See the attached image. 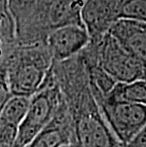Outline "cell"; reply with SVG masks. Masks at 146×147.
Instances as JSON below:
<instances>
[{"mask_svg":"<svg viewBox=\"0 0 146 147\" xmlns=\"http://www.w3.org/2000/svg\"><path fill=\"white\" fill-rule=\"evenodd\" d=\"M3 63L12 96L30 98L44 84L53 65V59L46 43L16 45Z\"/></svg>","mask_w":146,"mask_h":147,"instance_id":"1","label":"cell"},{"mask_svg":"<svg viewBox=\"0 0 146 147\" xmlns=\"http://www.w3.org/2000/svg\"><path fill=\"white\" fill-rule=\"evenodd\" d=\"M64 101L63 93L50 68L42 87L30 98L13 147H26L50 123Z\"/></svg>","mask_w":146,"mask_h":147,"instance_id":"2","label":"cell"},{"mask_svg":"<svg viewBox=\"0 0 146 147\" xmlns=\"http://www.w3.org/2000/svg\"><path fill=\"white\" fill-rule=\"evenodd\" d=\"M93 44L96 49V63L116 83L146 79V70L141 62L109 32Z\"/></svg>","mask_w":146,"mask_h":147,"instance_id":"3","label":"cell"},{"mask_svg":"<svg viewBox=\"0 0 146 147\" xmlns=\"http://www.w3.org/2000/svg\"><path fill=\"white\" fill-rule=\"evenodd\" d=\"M118 142L129 144L146 126V105L95 98Z\"/></svg>","mask_w":146,"mask_h":147,"instance_id":"4","label":"cell"},{"mask_svg":"<svg viewBox=\"0 0 146 147\" xmlns=\"http://www.w3.org/2000/svg\"><path fill=\"white\" fill-rule=\"evenodd\" d=\"M90 41L85 26L68 25L51 30L46 36V46L53 62H64L80 54Z\"/></svg>","mask_w":146,"mask_h":147,"instance_id":"5","label":"cell"},{"mask_svg":"<svg viewBox=\"0 0 146 147\" xmlns=\"http://www.w3.org/2000/svg\"><path fill=\"white\" fill-rule=\"evenodd\" d=\"M122 0H86L82 11V20L90 36V42L97 43L120 19Z\"/></svg>","mask_w":146,"mask_h":147,"instance_id":"6","label":"cell"},{"mask_svg":"<svg viewBox=\"0 0 146 147\" xmlns=\"http://www.w3.org/2000/svg\"><path fill=\"white\" fill-rule=\"evenodd\" d=\"M65 99V98H64ZM74 143L72 118L64 101L57 114L46 128L26 147H63Z\"/></svg>","mask_w":146,"mask_h":147,"instance_id":"7","label":"cell"},{"mask_svg":"<svg viewBox=\"0 0 146 147\" xmlns=\"http://www.w3.org/2000/svg\"><path fill=\"white\" fill-rule=\"evenodd\" d=\"M108 32L138 59L146 70V23L120 18Z\"/></svg>","mask_w":146,"mask_h":147,"instance_id":"8","label":"cell"},{"mask_svg":"<svg viewBox=\"0 0 146 147\" xmlns=\"http://www.w3.org/2000/svg\"><path fill=\"white\" fill-rule=\"evenodd\" d=\"M86 0H46L45 22L48 33L68 25L83 26L82 11Z\"/></svg>","mask_w":146,"mask_h":147,"instance_id":"9","label":"cell"},{"mask_svg":"<svg viewBox=\"0 0 146 147\" xmlns=\"http://www.w3.org/2000/svg\"><path fill=\"white\" fill-rule=\"evenodd\" d=\"M30 98L12 96L0 113V147H13Z\"/></svg>","mask_w":146,"mask_h":147,"instance_id":"10","label":"cell"},{"mask_svg":"<svg viewBox=\"0 0 146 147\" xmlns=\"http://www.w3.org/2000/svg\"><path fill=\"white\" fill-rule=\"evenodd\" d=\"M94 98H107L114 101L146 105V80L116 83L107 94L94 96Z\"/></svg>","mask_w":146,"mask_h":147,"instance_id":"11","label":"cell"},{"mask_svg":"<svg viewBox=\"0 0 146 147\" xmlns=\"http://www.w3.org/2000/svg\"><path fill=\"white\" fill-rule=\"evenodd\" d=\"M13 17L8 0H0V48L10 49L16 45Z\"/></svg>","mask_w":146,"mask_h":147,"instance_id":"12","label":"cell"},{"mask_svg":"<svg viewBox=\"0 0 146 147\" xmlns=\"http://www.w3.org/2000/svg\"><path fill=\"white\" fill-rule=\"evenodd\" d=\"M12 97L7 80V73L4 63L0 64V113Z\"/></svg>","mask_w":146,"mask_h":147,"instance_id":"13","label":"cell"},{"mask_svg":"<svg viewBox=\"0 0 146 147\" xmlns=\"http://www.w3.org/2000/svg\"><path fill=\"white\" fill-rule=\"evenodd\" d=\"M129 144L134 147H146V126Z\"/></svg>","mask_w":146,"mask_h":147,"instance_id":"14","label":"cell"},{"mask_svg":"<svg viewBox=\"0 0 146 147\" xmlns=\"http://www.w3.org/2000/svg\"><path fill=\"white\" fill-rule=\"evenodd\" d=\"M63 147H76V146H74L72 144H69V145H66V146H63Z\"/></svg>","mask_w":146,"mask_h":147,"instance_id":"15","label":"cell"},{"mask_svg":"<svg viewBox=\"0 0 146 147\" xmlns=\"http://www.w3.org/2000/svg\"><path fill=\"white\" fill-rule=\"evenodd\" d=\"M145 80H146V79H145Z\"/></svg>","mask_w":146,"mask_h":147,"instance_id":"16","label":"cell"}]
</instances>
